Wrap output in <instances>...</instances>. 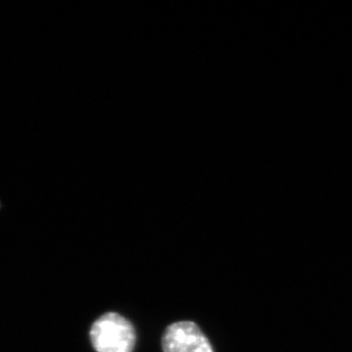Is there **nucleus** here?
I'll list each match as a JSON object with an SVG mask.
<instances>
[{
    "label": "nucleus",
    "instance_id": "nucleus-1",
    "mask_svg": "<svg viewBox=\"0 0 352 352\" xmlns=\"http://www.w3.org/2000/svg\"><path fill=\"white\" fill-rule=\"evenodd\" d=\"M90 340L97 352H133L136 334L122 316L109 313L94 322Z\"/></svg>",
    "mask_w": 352,
    "mask_h": 352
},
{
    "label": "nucleus",
    "instance_id": "nucleus-2",
    "mask_svg": "<svg viewBox=\"0 0 352 352\" xmlns=\"http://www.w3.org/2000/svg\"><path fill=\"white\" fill-rule=\"evenodd\" d=\"M164 352H213L209 340L192 322H175L162 338Z\"/></svg>",
    "mask_w": 352,
    "mask_h": 352
}]
</instances>
